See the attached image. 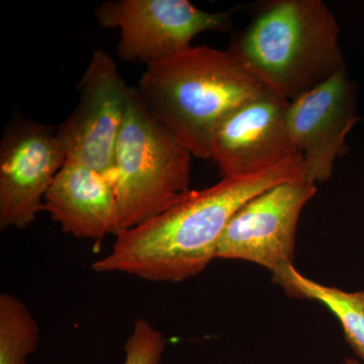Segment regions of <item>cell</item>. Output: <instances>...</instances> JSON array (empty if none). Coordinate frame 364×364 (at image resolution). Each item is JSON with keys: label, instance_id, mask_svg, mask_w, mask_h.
Masks as SVG:
<instances>
[{"label": "cell", "instance_id": "6da1fadb", "mask_svg": "<svg viewBox=\"0 0 364 364\" xmlns=\"http://www.w3.org/2000/svg\"><path fill=\"white\" fill-rule=\"evenodd\" d=\"M305 181L301 155L245 176L223 177L191 191L166 210L117 236L111 252L92 263L97 272H122L150 282H179L203 272L235 213L265 189Z\"/></svg>", "mask_w": 364, "mask_h": 364}, {"label": "cell", "instance_id": "5bb4252c", "mask_svg": "<svg viewBox=\"0 0 364 364\" xmlns=\"http://www.w3.org/2000/svg\"><path fill=\"white\" fill-rule=\"evenodd\" d=\"M167 341L145 318H138L124 344V364H160Z\"/></svg>", "mask_w": 364, "mask_h": 364}, {"label": "cell", "instance_id": "3957f363", "mask_svg": "<svg viewBox=\"0 0 364 364\" xmlns=\"http://www.w3.org/2000/svg\"><path fill=\"white\" fill-rule=\"evenodd\" d=\"M340 28L322 0L256 4L230 46L261 83L291 102L346 69Z\"/></svg>", "mask_w": 364, "mask_h": 364}, {"label": "cell", "instance_id": "ba28073f", "mask_svg": "<svg viewBox=\"0 0 364 364\" xmlns=\"http://www.w3.org/2000/svg\"><path fill=\"white\" fill-rule=\"evenodd\" d=\"M67 161L57 129L28 119L9 126L0 143V228L25 229L39 213Z\"/></svg>", "mask_w": 364, "mask_h": 364}, {"label": "cell", "instance_id": "4fadbf2b", "mask_svg": "<svg viewBox=\"0 0 364 364\" xmlns=\"http://www.w3.org/2000/svg\"><path fill=\"white\" fill-rule=\"evenodd\" d=\"M39 327L26 304L11 294L0 296V364H28L37 350Z\"/></svg>", "mask_w": 364, "mask_h": 364}, {"label": "cell", "instance_id": "9a60e30c", "mask_svg": "<svg viewBox=\"0 0 364 364\" xmlns=\"http://www.w3.org/2000/svg\"><path fill=\"white\" fill-rule=\"evenodd\" d=\"M345 364H360L358 359H354L351 358H346V360H345Z\"/></svg>", "mask_w": 364, "mask_h": 364}, {"label": "cell", "instance_id": "30bf717a", "mask_svg": "<svg viewBox=\"0 0 364 364\" xmlns=\"http://www.w3.org/2000/svg\"><path fill=\"white\" fill-rule=\"evenodd\" d=\"M289 100L265 88L227 117L212 154L223 177L251 176L299 154L289 135Z\"/></svg>", "mask_w": 364, "mask_h": 364}, {"label": "cell", "instance_id": "7c38bea8", "mask_svg": "<svg viewBox=\"0 0 364 364\" xmlns=\"http://www.w3.org/2000/svg\"><path fill=\"white\" fill-rule=\"evenodd\" d=\"M287 296L312 299L326 306L336 317L345 339L364 361V291H346L318 284L299 273L294 265L273 277Z\"/></svg>", "mask_w": 364, "mask_h": 364}, {"label": "cell", "instance_id": "8992f818", "mask_svg": "<svg viewBox=\"0 0 364 364\" xmlns=\"http://www.w3.org/2000/svg\"><path fill=\"white\" fill-rule=\"evenodd\" d=\"M78 90L77 107L57 128V136L67 159L111 179L117 144L130 111L133 88L124 82L111 55L95 50Z\"/></svg>", "mask_w": 364, "mask_h": 364}, {"label": "cell", "instance_id": "7a4b0ae2", "mask_svg": "<svg viewBox=\"0 0 364 364\" xmlns=\"http://www.w3.org/2000/svg\"><path fill=\"white\" fill-rule=\"evenodd\" d=\"M265 88L233 52L200 46L147 65L136 90L193 156L210 159L223 122Z\"/></svg>", "mask_w": 364, "mask_h": 364}, {"label": "cell", "instance_id": "8fae6325", "mask_svg": "<svg viewBox=\"0 0 364 364\" xmlns=\"http://www.w3.org/2000/svg\"><path fill=\"white\" fill-rule=\"evenodd\" d=\"M44 207L62 231L77 238L100 241L123 232L111 179L73 160L57 174Z\"/></svg>", "mask_w": 364, "mask_h": 364}, {"label": "cell", "instance_id": "52a82bcc", "mask_svg": "<svg viewBox=\"0 0 364 364\" xmlns=\"http://www.w3.org/2000/svg\"><path fill=\"white\" fill-rule=\"evenodd\" d=\"M317 193L306 181H287L265 189L236 213L223 232L215 258L249 261L273 277L294 262L301 210Z\"/></svg>", "mask_w": 364, "mask_h": 364}, {"label": "cell", "instance_id": "5b68a950", "mask_svg": "<svg viewBox=\"0 0 364 364\" xmlns=\"http://www.w3.org/2000/svg\"><path fill=\"white\" fill-rule=\"evenodd\" d=\"M95 14L100 26L121 31L119 58L147 65L186 51L198 33L233 26V11L210 13L188 0H109Z\"/></svg>", "mask_w": 364, "mask_h": 364}, {"label": "cell", "instance_id": "277c9868", "mask_svg": "<svg viewBox=\"0 0 364 364\" xmlns=\"http://www.w3.org/2000/svg\"><path fill=\"white\" fill-rule=\"evenodd\" d=\"M191 157L148 112L133 88L111 178L123 232L150 221L188 195Z\"/></svg>", "mask_w": 364, "mask_h": 364}, {"label": "cell", "instance_id": "9c48e42d", "mask_svg": "<svg viewBox=\"0 0 364 364\" xmlns=\"http://www.w3.org/2000/svg\"><path fill=\"white\" fill-rule=\"evenodd\" d=\"M358 97L356 85L343 69L289 102V135L303 159L309 183L329 181L335 161L349 152L347 136L360 121Z\"/></svg>", "mask_w": 364, "mask_h": 364}]
</instances>
